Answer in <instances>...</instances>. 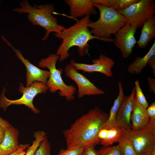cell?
<instances>
[{
	"instance_id": "603a6c76",
	"label": "cell",
	"mask_w": 155,
	"mask_h": 155,
	"mask_svg": "<svg viewBox=\"0 0 155 155\" xmlns=\"http://www.w3.org/2000/svg\"><path fill=\"white\" fill-rule=\"evenodd\" d=\"M33 136L35 138L32 145L28 148L25 155H34L40 142L47 137L46 133L42 131H35Z\"/></svg>"
},
{
	"instance_id": "e575fe53",
	"label": "cell",
	"mask_w": 155,
	"mask_h": 155,
	"mask_svg": "<svg viewBox=\"0 0 155 155\" xmlns=\"http://www.w3.org/2000/svg\"><path fill=\"white\" fill-rule=\"evenodd\" d=\"M5 130L0 125V143L3 140L5 134Z\"/></svg>"
},
{
	"instance_id": "8fae6325",
	"label": "cell",
	"mask_w": 155,
	"mask_h": 155,
	"mask_svg": "<svg viewBox=\"0 0 155 155\" xmlns=\"http://www.w3.org/2000/svg\"><path fill=\"white\" fill-rule=\"evenodd\" d=\"M92 64H86L76 63L73 60L70 61V64L77 70H80L85 73L98 72L106 76L110 77L113 75L112 69L115 65L114 61L106 55L101 54L98 59L92 60Z\"/></svg>"
},
{
	"instance_id": "ffe728a7",
	"label": "cell",
	"mask_w": 155,
	"mask_h": 155,
	"mask_svg": "<svg viewBox=\"0 0 155 155\" xmlns=\"http://www.w3.org/2000/svg\"><path fill=\"white\" fill-rule=\"evenodd\" d=\"M139 0H92L93 3L98 4L117 11L123 9Z\"/></svg>"
},
{
	"instance_id": "4316f807",
	"label": "cell",
	"mask_w": 155,
	"mask_h": 155,
	"mask_svg": "<svg viewBox=\"0 0 155 155\" xmlns=\"http://www.w3.org/2000/svg\"><path fill=\"white\" fill-rule=\"evenodd\" d=\"M85 148L75 147L61 149L57 155H82Z\"/></svg>"
},
{
	"instance_id": "836d02e7",
	"label": "cell",
	"mask_w": 155,
	"mask_h": 155,
	"mask_svg": "<svg viewBox=\"0 0 155 155\" xmlns=\"http://www.w3.org/2000/svg\"><path fill=\"white\" fill-rule=\"evenodd\" d=\"M0 125L5 130L11 125L8 121L3 119L0 116Z\"/></svg>"
},
{
	"instance_id": "e0dca14e",
	"label": "cell",
	"mask_w": 155,
	"mask_h": 155,
	"mask_svg": "<svg viewBox=\"0 0 155 155\" xmlns=\"http://www.w3.org/2000/svg\"><path fill=\"white\" fill-rule=\"evenodd\" d=\"M142 27L140 38L137 43L140 48L144 49L155 38V16L147 20Z\"/></svg>"
},
{
	"instance_id": "4fadbf2b",
	"label": "cell",
	"mask_w": 155,
	"mask_h": 155,
	"mask_svg": "<svg viewBox=\"0 0 155 155\" xmlns=\"http://www.w3.org/2000/svg\"><path fill=\"white\" fill-rule=\"evenodd\" d=\"M135 94L134 87L132 89L130 95L125 96L117 113V124L125 129H131V117Z\"/></svg>"
},
{
	"instance_id": "5bb4252c",
	"label": "cell",
	"mask_w": 155,
	"mask_h": 155,
	"mask_svg": "<svg viewBox=\"0 0 155 155\" xmlns=\"http://www.w3.org/2000/svg\"><path fill=\"white\" fill-rule=\"evenodd\" d=\"M70 8V16L74 18L95 15L97 11L92 0H65Z\"/></svg>"
},
{
	"instance_id": "7a4b0ae2",
	"label": "cell",
	"mask_w": 155,
	"mask_h": 155,
	"mask_svg": "<svg viewBox=\"0 0 155 155\" xmlns=\"http://www.w3.org/2000/svg\"><path fill=\"white\" fill-rule=\"evenodd\" d=\"M90 21V16H86L60 33H55L57 38L62 40L56 53L59 57V61H63L69 57L70 55L69 50L74 46L78 47V53L81 56L89 55V41L94 39L101 40L91 33L88 26Z\"/></svg>"
},
{
	"instance_id": "44dd1931",
	"label": "cell",
	"mask_w": 155,
	"mask_h": 155,
	"mask_svg": "<svg viewBox=\"0 0 155 155\" xmlns=\"http://www.w3.org/2000/svg\"><path fill=\"white\" fill-rule=\"evenodd\" d=\"M124 129L119 126L108 129L106 137L100 143L103 146H106L118 142L119 139L123 135Z\"/></svg>"
},
{
	"instance_id": "cb8c5ba5",
	"label": "cell",
	"mask_w": 155,
	"mask_h": 155,
	"mask_svg": "<svg viewBox=\"0 0 155 155\" xmlns=\"http://www.w3.org/2000/svg\"><path fill=\"white\" fill-rule=\"evenodd\" d=\"M135 97L138 103L147 108L149 106V105L141 88L138 80H135Z\"/></svg>"
},
{
	"instance_id": "7c38bea8",
	"label": "cell",
	"mask_w": 155,
	"mask_h": 155,
	"mask_svg": "<svg viewBox=\"0 0 155 155\" xmlns=\"http://www.w3.org/2000/svg\"><path fill=\"white\" fill-rule=\"evenodd\" d=\"M4 41L14 51L18 58L24 65L27 70L26 73V87L30 86L33 83L37 82L46 84L49 78V71L42 70L31 63L23 56L20 51L16 49L6 40L4 36H2Z\"/></svg>"
},
{
	"instance_id": "52a82bcc",
	"label": "cell",
	"mask_w": 155,
	"mask_h": 155,
	"mask_svg": "<svg viewBox=\"0 0 155 155\" xmlns=\"http://www.w3.org/2000/svg\"><path fill=\"white\" fill-rule=\"evenodd\" d=\"M19 90V92L23 94L22 97L17 100H11L7 99L5 96V88L0 96V107L5 111L7 108L11 105L22 104L30 108L34 114L39 113V111L33 105V101L38 94L46 93L48 90L46 84L36 82L32 83L29 87H25L23 84L20 83Z\"/></svg>"
},
{
	"instance_id": "8992f818",
	"label": "cell",
	"mask_w": 155,
	"mask_h": 155,
	"mask_svg": "<svg viewBox=\"0 0 155 155\" xmlns=\"http://www.w3.org/2000/svg\"><path fill=\"white\" fill-rule=\"evenodd\" d=\"M123 135L131 142L137 155H149L155 150V119H150L147 125L140 130L124 129Z\"/></svg>"
},
{
	"instance_id": "5b68a950",
	"label": "cell",
	"mask_w": 155,
	"mask_h": 155,
	"mask_svg": "<svg viewBox=\"0 0 155 155\" xmlns=\"http://www.w3.org/2000/svg\"><path fill=\"white\" fill-rule=\"evenodd\" d=\"M59 58L56 54H50L47 58L40 60L38 66L41 68H47L49 70V77L46 84L50 92L53 93L59 90L60 96L65 97L67 101H71L75 98L77 89L75 86L67 85L63 80L61 76L63 70L56 67Z\"/></svg>"
},
{
	"instance_id": "f1b7e54d",
	"label": "cell",
	"mask_w": 155,
	"mask_h": 155,
	"mask_svg": "<svg viewBox=\"0 0 155 155\" xmlns=\"http://www.w3.org/2000/svg\"><path fill=\"white\" fill-rule=\"evenodd\" d=\"M147 113L150 119H155V102L152 103L146 109Z\"/></svg>"
},
{
	"instance_id": "277c9868",
	"label": "cell",
	"mask_w": 155,
	"mask_h": 155,
	"mask_svg": "<svg viewBox=\"0 0 155 155\" xmlns=\"http://www.w3.org/2000/svg\"><path fill=\"white\" fill-rule=\"evenodd\" d=\"M94 5L99 11L100 16L97 21L89 22L88 26L91 29V33L102 41L113 42L111 35H115L127 23L128 20L112 9L98 4L94 3Z\"/></svg>"
},
{
	"instance_id": "9a60e30c",
	"label": "cell",
	"mask_w": 155,
	"mask_h": 155,
	"mask_svg": "<svg viewBox=\"0 0 155 155\" xmlns=\"http://www.w3.org/2000/svg\"><path fill=\"white\" fill-rule=\"evenodd\" d=\"M19 131L11 126L5 130L4 138L0 143V155H9L19 148Z\"/></svg>"
},
{
	"instance_id": "30bf717a",
	"label": "cell",
	"mask_w": 155,
	"mask_h": 155,
	"mask_svg": "<svg viewBox=\"0 0 155 155\" xmlns=\"http://www.w3.org/2000/svg\"><path fill=\"white\" fill-rule=\"evenodd\" d=\"M137 29L127 23L115 35L113 42L120 51L123 58H128L137 43L135 34Z\"/></svg>"
},
{
	"instance_id": "9c48e42d",
	"label": "cell",
	"mask_w": 155,
	"mask_h": 155,
	"mask_svg": "<svg viewBox=\"0 0 155 155\" xmlns=\"http://www.w3.org/2000/svg\"><path fill=\"white\" fill-rule=\"evenodd\" d=\"M77 70L70 63L65 66L64 70L66 76L74 81L77 85L78 88V95L79 98L85 95L104 94V91L97 88L85 76Z\"/></svg>"
},
{
	"instance_id": "d6a6232c",
	"label": "cell",
	"mask_w": 155,
	"mask_h": 155,
	"mask_svg": "<svg viewBox=\"0 0 155 155\" xmlns=\"http://www.w3.org/2000/svg\"><path fill=\"white\" fill-rule=\"evenodd\" d=\"M147 64L152 69V73L155 77V55L151 57L148 60Z\"/></svg>"
},
{
	"instance_id": "d590c367",
	"label": "cell",
	"mask_w": 155,
	"mask_h": 155,
	"mask_svg": "<svg viewBox=\"0 0 155 155\" xmlns=\"http://www.w3.org/2000/svg\"><path fill=\"white\" fill-rule=\"evenodd\" d=\"M149 155H155V150L152 151Z\"/></svg>"
},
{
	"instance_id": "6da1fadb",
	"label": "cell",
	"mask_w": 155,
	"mask_h": 155,
	"mask_svg": "<svg viewBox=\"0 0 155 155\" xmlns=\"http://www.w3.org/2000/svg\"><path fill=\"white\" fill-rule=\"evenodd\" d=\"M109 115L96 107L77 119L63 131L67 148L94 147L100 143L98 138Z\"/></svg>"
},
{
	"instance_id": "83f0119b",
	"label": "cell",
	"mask_w": 155,
	"mask_h": 155,
	"mask_svg": "<svg viewBox=\"0 0 155 155\" xmlns=\"http://www.w3.org/2000/svg\"><path fill=\"white\" fill-rule=\"evenodd\" d=\"M30 146L29 144H20L17 150L9 155H25L26 152L25 150Z\"/></svg>"
},
{
	"instance_id": "ac0fdd59",
	"label": "cell",
	"mask_w": 155,
	"mask_h": 155,
	"mask_svg": "<svg viewBox=\"0 0 155 155\" xmlns=\"http://www.w3.org/2000/svg\"><path fill=\"white\" fill-rule=\"evenodd\" d=\"M119 92L111 108L108 117L102 128L109 129L118 126L117 122V113L125 97V94L121 81L118 83Z\"/></svg>"
},
{
	"instance_id": "484cf974",
	"label": "cell",
	"mask_w": 155,
	"mask_h": 155,
	"mask_svg": "<svg viewBox=\"0 0 155 155\" xmlns=\"http://www.w3.org/2000/svg\"><path fill=\"white\" fill-rule=\"evenodd\" d=\"M51 146L47 137L40 142L34 155H51Z\"/></svg>"
},
{
	"instance_id": "ba28073f",
	"label": "cell",
	"mask_w": 155,
	"mask_h": 155,
	"mask_svg": "<svg viewBox=\"0 0 155 155\" xmlns=\"http://www.w3.org/2000/svg\"><path fill=\"white\" fill-rule=\"evenodd\" d=\"M117 11L125 17L129 24L137 29L142 27L147 20L155 16V1L139 0Z\"/></svg>"
},
{
	"instance_id": "d6986e66",
	"label": "cell",
	"mask_w": 155,
	"mask_h": 155,
	"mask_svg": "<svg viewBox=\"0 0 155 155\" xmlns=\"http://www.w3.org/2000/svg\"><path fill=\"white\" fill-rule=\"evenodd\" d=\"M155 55V41L150 50L142 57H137L134 61L128 65L127 70L131 74H138L146 66L150 58L152 56Z\"/></svg>"
},
{
	"instance_id": "4dcf8cb0",
	"label": "cell",
	"mask_w": 155,
	"mask_h": 155,
	"mask_svg": "<svg viewBox=\"0 0 155 155\" xmlns=\"http://www.w3.org/2000/svg\"><path fill=\"white\" fill-rule=\"evenodd\" d=\"M108 131V129L104 128H102L99 131L98 135V138L100 142L106 137Z\"/></svg>"
},
{
	"instance_id": "f546056e",
	"label": "cell",
	"mask_w": 155,
	"mask_h": 155,
	"mask_svg": "<svg viewBox=\"0 0 155 155\" xmlns=\"http://www.w3.org/2000/svg\"><path fill=\"white\" fill-rule=\"evenodd\" d=\"M82 155H98L97 150L94 148V147L89 146L86 148Z\"/></svg>"
},
{
	"instance_id": "3957f363",
	"label": "cell",
	"mask_w": 155,
	"mask_h": 155,
	"mask_svg": "<svg viewBox=\"0 0 155 155\" xmlns=\"http://www.w3.org/2000/svg\"><path fill=\"white\" fill-rule=\"evenodd\" d=\"M20 7L15 8L13 11L20 13H26L29 21L33 25H37L43 28L46 34L42 38V41L46 40L51 32L59 33L65 28L58 24L57 19L53 14L55 9L51 4H35L32 6L27 0L20 3Z\"/></svg>"
},
{
	"instance_id": "1f68e13d",
	"label": "cell",
	"mask_w": 155,
	"mask_h": 155,
	"mask_svg": "<svg viewBox=\"0 0 155 155\" xmlns=\"http://www.w3.org/2000/svg\"><path fill=\"white\" fill-rule=\"evenodd\" d=\"M149 91L151 92L155 93V79L148 77L147 78Z\"/></svg>"
},
{
	"instance_id": "2e32d148",
	"label": "cell",
	"mask_w": 155,
	"mask_h": 155,
	"mask_svg": "<svg viewBox=\"0 0 155 155\" xmlns=\"http://www.w3.org/2000/svg\"><path fill=\"white\" fill-rule=\"evenodd\" d=\"M146 109L138 103L135 97L131 117V129L133 131L143 129L148 124L150 119L147 115Z\"/></svg>"
},
{
	"instance_id": "d4e9b609",
	"label": "cell",
	"mask_w": 155,
	"mask_h": 155,
	"mask_svg": "<svg viewBox=\"0 0 155 155\" xmlns=\"http://www.w3.org/2000/svg\"><path fill=\"white\" fill-rule=\"evenodd\" d=\"M98 155H122L119 145L104 146L97 150Z\"/></svg>"
},
{
	"instance_id": "7402d4cb",
	"label": "cell",
	"mask_w": 155,
	"mask_h": 155,
	"mask_svg": "<svg viewBox=\"0 0 155 155\" xmlns=\"http://www.w3.org/2000/svg\"><path fill=\"white\" fill-rule=\"evenodd\" d=\"M118 143L122 155H137L131 142L123 135Z\"/></svg>"
}]
</instances>
